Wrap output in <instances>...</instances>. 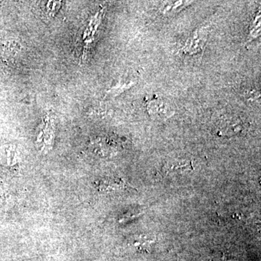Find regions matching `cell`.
Here are the masks:
<instances>
[{"mask_svg":"<svg viewBox=\"0 0 261 261\" xmlns=\"http://www.w3.org/2000/svg\"><path fill=\"white\" fill-rule=\"evenodd\" d=\"M128 185L121 178H105L98 183V189L103 192H118L124 190Z\"/></svg>","mask_w":261,"mask_h":261,"instance_id":"cell-4","label":"cell"},{"mask_svg":"<svg viewBox=\"0 0 261 261\" xmlns=\"http://www.w3.org/2000/svg\"><path fill=\"white\" fill-rule=\"evenodd\" d=\"M53 137H54V128L53 124L49 121V118L48 117L47 121L44 123L42 127L40 133L37 138V142H41L42 144V149L49 150L51 149L53 145Z\"/></svg>","mask_w":261,"mask_h":261,"instance_id":"cell-3","label":"cell"},{"mask_svg":"<svg viewBox=\"0 0 261 261\" xmlns=\"http://www.w3.org/2000/svg\"><path fill=\"white\" fill-rule=\"evenodd\" d=\"M188 2H170V3H166L163 7V12L164 13H170L172 12H177L178 9H181L184 5H187Z\"/></svg>","mask_w":261,"mask_h":261,"instance_id":"cell-5","label":"cell"},{"mask_svg":"<svg viewBox=\"0 0 261 261\" xmlns=\"http://www.w3.org/2000/svg\"><path fill=\"white\" fill-rule=\"evenodd\" d=\"M147 111L149 114L161 118H166L171 116L172 110L171 107L161 99H154L147 104Z\"/></svg>","mask_w":261,"mask_h":261,"instance_id":"cell-2","label":"cell"},{"mask_svg":"<svg viewBox=\"0 0 261 261\" xmlns=\"http://www.w3.org/2000/svg\"><path fill=\"white\" fill-rule=\"evenodd\" d=\"M244 125L240 118L236 117H226L222 118L216 125L219 135L224 136L236 135L243 132Z\"/></svg>","mask_w":261,"mask_h":261,"instance_id":"cell-1","label":"cell"}]
</instances>
